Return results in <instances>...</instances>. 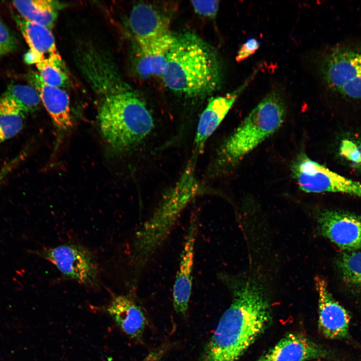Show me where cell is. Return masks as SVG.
Listing matches in <instances>:
<instances>
[{
    "label": "cell",
    "mask_w": 361,
    "mask_h": 361,
    "mask_svg": "<svg viewBox=\"0 0 361 361\" xmlns=\"http://www.w3.org/2000/svg\"><path fill=\"white\" fill-rule=\"evenodd\" d=\"M218 276L232 299L197 361H239L272 320L269 298L259 282L223 273Z\"/></svg>",
    "instance_id": "cell-1"
},
{
    "label": "cell",
    "mask_w": 361,
    "mask_h": 361,
    "mask_svg": "<svg viewBox=\"0 0 361 361\" xmlns=\"http://www.w3.org/2000/svg\"><path fill=\"white\" fill-rule=\"evenodd\" d=\"M222 77L220 61L210 45L191 32L174 35L162 77L167 88L189 97H201L219 88Z\"/></svg>",
    "instance_id": "cell-2"
},
{
    "label": "cell",
    "mask_w": 361,
    "mask_h": 361,
    "mask_svg": "<svg viewBox=\"0 0 361 361\" xmlns=\"http://www.w3.org/2000/svg\"><path fill=\"white\" fill-rule=\"evenodd\" d=\"M99 113L101 134L116 152L132 150L154 128L153 117L145 102L128 85L107 81Z\"/></svg>",
    "instance_id": "cell-3"
},
{
    "label": "cell",
    "mask_w": 361,
    "mask_h": 361,
    "mask_svg": "<svg viewBox=\"0 0 361 361\" xmlns=\"http://www.w3.org/2000/svg\"><path fill=\"white\" fill-rule=\"evenodd\" d=\"M195 164L196 158L192 157L178 180L165 192L151 216L137 231L131 256L134 275L140 274L164 243L188 205L204 193L196 176Z\"/></svg>",
    "instance_id": "cell-4"
},
{
    "label": "cell",
    "mask_w": 361,
    "mask_h": 361,
    "mask_svg": "<svg viewBox=\"0 0 361 361\" xmlns=\"http://www.w3.org/2000/svg\"><path fill=\"white\" fill-rule=\"evenodd\" d=\"M286 113L280 93H268L221 144L214 162L215 168L235 164L281 126Z\"/></svg>",
    "instance_id": "cell-5"
},
{
    "label": "cell",
    "mask_w": 361,
    "mask_h": 361,
    "mask_svg": "<svg viewBox=\"0 0 361 361\" xmlns=\"http://www.w3.org/2000/svg\"><path fill=\"white\" fill-rule=\"evenodd\" d=\"M321 73L332 91L352 99H361V50L336 48L323 58Z\"/></svg>",
    "instance_id": "cell-6"
},
{
    "label": "cell",
    "mask_w": 361,
    "mask_h": 361,
    "mask_svg": "<svg viewBox=\"0 0 361 361\" xmlns=\"http://www.w3.org/2000/svg\"><path fill=\"white\" fill-rule=\"evenodd\" d=\"M54 265L67 280L89 287L99 285L98 269L88 248L75 244H63L34 252Z\"/></svg>",
    "instance_id": "cell-7"
},
{
    "label": "cell",
    "mask_w": 361,
    "mask_h": 361,
    "mask_svg": "<svg viewBox=\"0 0 361 361\" xmlns=\"http://www.w3.org/2000/svg\"><path fill=\"white\" fill-rule=\"evenodd\" d=\"M292 171L300 188L307 193H339L361 198V183L342 176L305 155L294 162Z\"/></svg>",
    "instance_id": "cell-8"
},
{
    "label": "cell",
    "mask_w": 361,
    "mask_h": 361,
    "mask_svg": "<svg viewBox=\"0 0 361 361\" xmlns=\"http://www.w3.org/2000/svg\"><path fill=\"white\" fill-rule=\"evenodd\" d=\"M321 235L345 252L361 249V216L349 212L326 210L317 216Z\"/></svg>",
    "instance_id": "cell-9"
},
{
    "label": "cell",
    "mask_w": 361,
    "mask_h": 361,
    "mask_svg": "<svg viewBox=\"0 0 361 361\" xmlns=\"http://www.w3.org/2000/svg\"><path fill=\"white\" fill-rule=\"evenodd\" d=\"M319 359L339 360L342 356L303 334L290 332L255 361H308Z\"/></svg>",
    "instance_id": "cell-10"
},
{
    "label": "cell",
    "mask_w": 361,
    "mask_h": 361,
    "mask_svg": "<svg viewBox=\"0 0 361 361\" xmlns=\"http://www.w3.org/2000/svg\"><path fill=\"white\" fill-rule=\"evenodd\" d=\"M315 286L318 296L319 330L329 339L349 340L350 313L333 297L323 278L316 277Z\"/></svg>",
    "instance_id": "cell-11"
},
{
    "label": "cell",
    "mask_w": 361,
    "mask_h": 361,
    "mask_svg": "<svg viewBox=\"0 0 361 361\" xmlns=\"http://www.w3.org/2000/svg\"><path fill=\"white\" fill-rule=\"evenodd\" d=\"M197 222L196 217H191L173 286V306L176 313L183 317L187 316L192 293Z\"/></svg>",
    "instance_id": "cell-12"
},
{
    "label": "cell",
    "mask_w": 361,
    "mask_h": 361,
    "mask_svg": "<svg viewBox=\"0 0 361 361\" xmlns=\"http://www.w3.org/2000/svg\"><path fill=\"white\" fill-rule=\"evenodd\" d=\"M254 76L252 74L237 89L223 96L211 98L202 112L194 138V155L204 151L206 142L222 123L237 98Z\"/></svg>",
    "instance_id": "cell-13"
},
{
    "label": "cell",
    "mask_w": 361,
    "mask_h": 361,
    "mask_svg": "<svg viewBox=\"0 0 361 361\" xmlns=\"http://www.w3.org/2000/svg\"><path fill=\"white\" fill-rule=\"evenodd\" d=\"M174 36L169 32L149 40L136 42L135 65L141 77L146 78L163 76L167 69L168 56Z\"/></svg>",
    "instance_id": "cell-14"
},
{
    "label": "cell",
    "mask_w": 361,
    "mask_h": 361,
    "mask_svg": "<svg viewBox=\"0 0 361 361\" xmlns=\"http://www.w3.org/2000/svg\"><path fill=\"white\" fill-rule=\"evenodd\" d=\"M105 310L117 326L131 339L140 341L147 325L141 307L130 296H113Z\"/></svg>",
    "instance_id": "cell-15"
},
{
    "label": "cell",
    "mask_w": 361,
    "mask_h": 361,
    "mask_svg": "<svg viewBox=\"0 0 361 361\" xmlns=\"http://www.w3.org/2000/svg\"><path fill=\"white\" fill-rule=\"evenodd\" d=\"M31 81L38 91L45 108L54 125L60 131H66L72 127L70 99L67 92L61 88L45 84L39 74L31 76Z\"/></svg>",
    "instance_id": "cell-16"
},
{
    "label": "cell",
    "mask_w": 361,
    "mask_h": 361,
    "mask_svg": "<svg viewBox=\"0 0 361 361\" xmlns=\"http://www.w3.org/2000/svg\"><path fill=\"white\" fill-rule=\"evenodd\" d=\"M129 25L136 42L149 40L169 32L168 19L151 5H135Z\"/></svg>",
    "instance_id": "cell-17"
},
{
    "label": "cell",
    "mask_w": 361,
    "mask_h": 361,
    "mask_svg": "<svg viewBox=\"0 0 361 361\" xmlns=\"http://www.w3.org/2000/svg\"><path fill=\"white\" fill-rule=\"evenodd\" d=\"M15 20L30 49L37 53L42 58V61L62 62L50 29L27 21L21 16L16 17Z\"/></svg>",
    "instance_id": "cell-18"
},
{
    "label": "cell",
    "mask_w": 361,
    "mask_h": 361,
    "mask_svg": "<svg viewBox=\"0 0 361 361\" xmlns=\"http://www.w3.org/2000/svg\"><path fill=\"white\" fill-rule=\"evenodd\" d=\"M12 4L23 19L50 30L61 7L60 3L52 0L15 1Z\"/></svg>",
    "instance_id": "cell-19"
},
{
    "label": "cell",
    "mask_w": 361,
    "mask_h": 361,
    "mask_svg": "<svg viewBox=\"0 0 361 361\" xmlns=\"http://www.w3.org/2000/svg\"><path fill=\"white\" fill-rule=\"evenodd\" d=\"M334 262L343 283L350 289L361 291V251L343 252Z\"/></svg>",
    "instance_id": "cell-20"
},
{
    "label": "cell",
    "mask_w": 361,
    "mask_h": 361,
    "mask_svg": "<svg viewBox=\"0 0 361 361\" xmlns=\"http://www.w3.org/2000/svg\"><path fill=\"white\" fill-rule=\"evenodd\" d=\"M2 95L12 101L25 115L36 111L41 101L38 91L26 85H10Z\"/></svg>",
    "instance_id": "cell-21"
},
{
    "label": "cell",
    "mask_w": 361,
    "mask_h": 361,
    "mask_svg": "<svg viewBox=\"0 0 361 361\" xmlns=\"http://www.w3.org/2000/svg\"><path fill=\"white\" fill-rule=\"evenodd\" d=\"M36 65L39 75L45 84L61 88L66 83L68 77L62 62L46 60L41 61Z\"/></svg>",
    "instance_id": "cell-22"
},
{
    "label": "cell",
    "mask_w": 361,
    "mask_h": 361,
    "mask_svg": "<svg viewBox=\"0 0 361 361\" xmlns=\"http://www.w3.org/2000/svg\"><path fill=\"white\" fill-rule=\"evenodd\" d=\"M25 115L19 112L0 113V145L22 129Z\"/></svg>",
    "instance_id": "cell-23"
},
{
    "label": "cell",
    "mask_w": 361,
    "mask_h": 361,
    "mask_svg": "<svg viewBox=\"0 0 361 361\" xmlns=\"http://www.w3.org/2000/svg\"><path fill=\"white\" fill-rule=\"evenodd\" d=\"M16 46V38L0 20V58L13 52Z\"/></svg>",
    "instance_id": "cell-24"
},
{
    "label": "cell",
    "mask_w": 361,
    "mask_h": 361,
    "mask_svg": "<svg viewBox=\"0 0 361 361\" xmlns=\"http://www.w3.org/2000/svg\"><path fill=\"white\" fill-rule=\"evenodd\" d=\"M195 12L206 17H214L219 10V1H191Z\"/></svg>",
    "instance_id": "cell-25"
},
{
    "label": "cell",
    "mask_w": 361,
    "mask_h": 361,
    "mask_svg": "<svg viewBox=\"0 0 361 361\" xmlns=\"http://www.w3.org/2000/svg\"><path fill=\"white\" fill-rule=\"evenodd\" d=\"M260 43L257 39L252 38L242 44L236 57L237 62H241L253 55L259 49Z\"/></svg>",
    "instance_id": "cell-26"
},
{
    "label": "cell",
    "mask_w": 361,
    "mask_h": 361,
    "mask_svg": "<svg viewBox=\"0 0 361 361\" xmlns=\"http://www.w3.org/2000/svg\"><path fill=\"white\" fill-rule=\"evenodd\" d=\"M24 61L28 64L36 65L42 61V58L37 53L29 49L24 55Z\"/></svg>",
    "instance_id": "cell-27"
},
{
    "label": "cell",
    "mask_w": 361,
    "mask_h": 361,
    "mask_svg": "<svg viewBox=\"0 0 361 361\" xmlns=\"http://www.w3.org/2000/svg\"><path fill=\"white\" fill-rule=\"evenodd\" d=\"M357 145H358V148H359V149L360 154H359V161H358V163H357V164L356 165H357L358 167L361 168V142H360L359 143H357Z\"/></svg>",
    "instance_id": "cell-28"
}]
</instances>
